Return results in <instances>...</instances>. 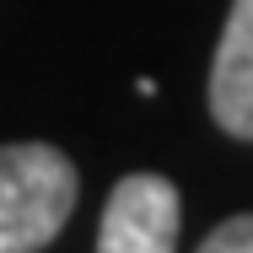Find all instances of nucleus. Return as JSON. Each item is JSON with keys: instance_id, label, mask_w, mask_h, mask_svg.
I'll use <instances>...</instances> for the list:
<instances>
[{"instance_id": "nucleus-1", "label": "nucleus", "mask_w": 253, "mask_h": 253, "mask_svg": "<svg viewBox=\"0 0 253 253\" xmlns=\"http://www.w3.org/2000/svg\"><path fill=\"white\" fill-rule=\"evenodd\" d=\"M76 210V162L54 146H0V253H38Z\"/></svg>"}, {"instance_id": "nucleus-2", "label": "nucleus", "mask_w": 253, "mask_h": 253, "mask_svg": "<svg viewBox=\"0 0 253 253\" xmlns=\"http://www.w3.org/2000/svg\"><path fill=\"white\" fill-rule=\"evenodd\" d=\"M178 189L162 172H129L102 205L97 253H178Z\"/></svg>"}, {"instance_id": "nucleus-3", "label": "nucleus", "mask_w": 253, "mask_h": 253, "mask_svg": "<svg viewBox=\"0 0 253 253\" xmlns=\"http://www.w3.org/2000/svg\"><path fill=\"white\" fill-rule=\"evenodd\" d=\"M210 119L232 140H253V0H232L226 11L210 65Z\"/></svg>"}, {"instance_id": "nucleus-4", "label": "nucleus", "mask_w": 253, "mask_h": 253, "mask_svg": "<svg viewBox=\"0 0 253 253\" xmlns=\"http://www.w3.org/2000/svg\"><path fill=\"white\" fill-rule=\"evenodd\" d=\"M200 253H253V215H232V221H221V226L200 243Z\"/></svg>"}]
</instances>
